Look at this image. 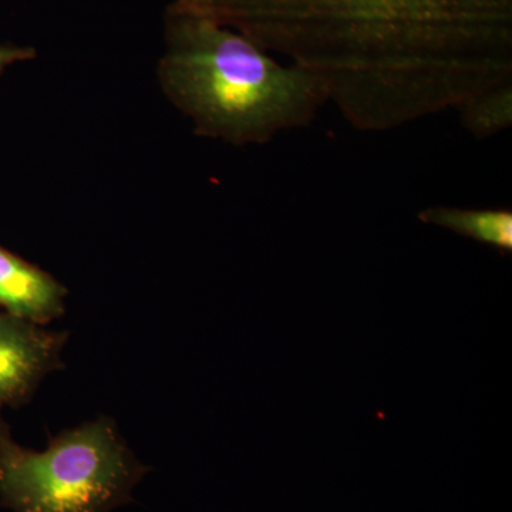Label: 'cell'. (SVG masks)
Returning a JSON list of instances; mask_svg holds the SVG:
<instances>
[{
	"instance_id": "cell-7",
	"label": "cell",
	"mask_w": 512,
	"mask_h": 512,
	"mask_svg": "<svg viewBox=\"0 0 512 512\" xmlns=\"http://www.w3.org/2000/svg\"><path fill=\"white\" fill-rule=\"evenodd\" d=\"M456 110L461 124L471 136H497L512 124V84L474 94L458 104Z\"/></svg>"
},
{
	"instance_id": "cell-4",
	"label": "cell",
	"mask_w": 512,
	"mask_h": 512,
	"mask_svg": "<svg viewBox=\"0 0 512 512\" xmlns=\"http://www.w3.org/2000/svg\"><path fill=\"white\" fill-rule=\"evenodd\" d=\"M69 338L67 330H50L0 309V410L25 406L47 376L63 369Z\"/></svg>"
},
{
	"instance_id": "cell-1",
	"label": "cell",
	"mask_w": 512,
	"mask_h": 512,
	"mask_svg": "<svg viewBox=\"0 0 512 512\" xmlns=\"http://www.w3.org/2000/svg\"><path fill=\"white\" fill-rule=\"evenodd\" d=\"M318 76L357 130L512 83V0H174Z\"/></svg>"
},
{
	"instance_id": "cell-8",
	"label": "cell",
	"mask_w": 512,
	"mask_h": 512,
	"mask_svg": "<svg viewBox=\"0 0 512 512\" xmlns=\"http://www.w3.org/2000/svg\"><path fill=\"white\" fill-rule=\"evenodd\" d=\"M36 55V49L33 47L0 43V77L13 64L28 62V60L35 59Z\"/></svg>"
},
{
	"instance_id": "cell-5",
	"label": "cell",
	"mask_w": 512,
	"mask_h": 512,
	"mask_svg": "<svg viewBox=\"0 0 512 512\" xmlns=\"http://www.w3.org/2000/svg\"><path fill=\"white\" fill-rule=\"evenodd\" d=\"M67 288L22 256L0 247V309L47 326L66 313Z\"/></svg>"
},
{
	"instance_id": "cell-6",
	"label": "cell",
	"mask_w": 512,
	"mask_h": 512,
	"mask_svg": "<svg viewBox=\"0 0 512 512\" xmlns=\"http://www.w3.org/2000/svg\"><path fill=\"white\" fill-rule=\"evenodd\" d=\"M419 220L490 245L501 255L512 254V211L508 208L477 210L437 205L419 212Z\"/></svg>"
},
{
	"instance_id": "cell-2",
	"label": "cell",
	"mask_w": 512,
	"mask_h": 512,
	"mask_svg": "<svg viewBox=\"0 0 512 512\" xmlns=\"http://www.w3.org/2000/svg\"><path fill=\"white\" fill-rule=\"evenodd\" d=\"M158 82L194 133L235 147L309 126L330 103L318 76L282 64L237 30L171 3Z\"/></svg>"
},
{
	"instance_id": "cell-3",
	"label": "cell",
	"mask_w": 512,
	"mask_h": 512,
	"mask_svg": "<svg viewBox=\"0 0 512 512\" xmlns=\"http://www.w3.org/2000/svg\"><path fill=\"white\" fill-rule=\"evenodd\" d=\"M148 471L110 417L64 430L36 451L16 443L0 416V505L12 512H111L133 501Z\"/></svg>"
}]
</instances>
